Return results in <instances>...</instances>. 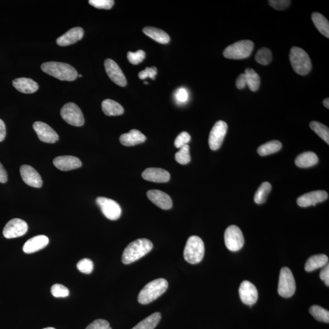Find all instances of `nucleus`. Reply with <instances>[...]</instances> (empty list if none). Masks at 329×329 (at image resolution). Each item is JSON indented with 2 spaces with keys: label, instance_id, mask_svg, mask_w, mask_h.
I'll return each instance as SVG.
<instances>
[{
  "label": "nucleus",
  "instance_id": "5701e85b",
  "mask_svg": "<svg viewBox=\"0 0 329 329\" xmlns=\"http://www.w3.org/2000/svg\"><path fill=\"white\" fill-rule=\"evenodd\" d=\"M146 136L139 130L132 129L128 133H123L120 138V142L126 147H132L143 144L146 141Z\"/></svg>",
  "mask_w": 329,
  "mask_h": 329
},
{
  "label": "nucleus",
  "instance_id": "ddd939ff",
  "mask_svg": "<svg viewBox=\"0 0 329 329\" xmlns=\"http://www.w3.org/2000/svg\"><path fill=\"white\" fill-rule=\"evenodd\" d=\"M33 129L40 141L47 144H55L59 141L58 133L47 124L36 122L33 124Z\"/></svg>",
  "mask_w": 329,
  "mask_h": 329
},
{
  "label": "nucleus",
  "instance_id": "f8f14e48",
  "mask_svg": "<svg viewBox=\"0 0 329 329\" xmlns=\"http://www.w3.org/2000/svg\"><path fill=\"white\" fill-rule=\"evenodd\" d=\"M29 229L27 223L19 218L12 219L6 225L3 234L6 238L21 237L26 234Z\"/></svg>",
  "mask_w": 329,
  "mask_h": 329
},
{
  "label": "nucleus",
  "instance_id": "a878e982",
  "mask_svg": "<svg viewBox=\"0 0 329 329\" xmlns=\"http://www.w3.org/2000/svg\"><path fill=\"white\" fill-rule=\"evenodd\" d=\"M143 32L146 35L150 37L155 41L162 43V44H167L169 43L170 37L166 32H163V30L156 29V28L147 26L144 28L143 30Z\"/></svg>",
  "mask_w": 329,
  "mask_h": 329
},
{
  "label": "nucleus",
  "instance_id": "aec40b11",
  "mask_svg": "<svg viewBox=\"0 0 329 329\" xmlns=\"http://www.w3.org/2000/svg\"><path fill=\"white\" fill-rule=\"evenodd\" d=\"M54 166L61 171L73 170L81 167L82 162L78 158L72 156H63L56 157Z\"/></svg>",
  "mask_w": 329,
  "mask_h": 329
},
{
  "label": "nucleus",
  "instance_id": "c03bdc74",
  "mask_svg": "<svg viewBox=\"0 0 329 329\" xmlns=\"http://www.w3.org/2000/svg\"><path fill=\"white\" fill-rule=\"evenodd\" d=\"M157 73V70L156 67H147L145 70L141 71L139 73V77L140 79L142 80L147 78L148 77L154 80Z\"/></svg>",
  "mask_w": 329,
  "mask_h": 329
},
{
  "label": "nucleus",
  "instance_id": "e433bc0d",
  "mask_svg": "<svg viewBox=\"0 0 329 329\" xmlns=\"http://www.w3.org/2000/svg\"><path fill=\"white\" fill-rule=\"evenodd\" d=\"M175 159L177 162L181 164H188L190 162V147L188 145L180 148L175 154Z\"/></svg>",
  "mask_w": 329,
  "mask_h": 329
},
{
  "label": "nucleus",
  "instance_id": "0eeeda50",
  "mask_svg": "<svg viewBox=\"0 0 329 329\" xmlns=\"http://www.w3.org/2000/svg\"><path fill=\"white\" fill-rule=\"evenodd\" d=\"M296 282L291 270L284 267L281 270L278 285V293L282 297L288 298L293 295L296 291Z\"/></svg>",
  "mask_w": 329,
  "mask_h": 329
},
{
  "label": "nucleus",
  "instance_id": "72a5a7b5",
  "mask_svg": "<svg viewBox=\"0 0 329 329\" xmlns=\"http://www.w3.org/2000/svg\"><path fill=\"white\" fill-rule=\"evenodd\" d=\"M310 127L316 134L329 144V129L328 127L321 123L313 121L310 123Z\"/></svg>",
  "mask_w": 329,
  "mask_h": 329
},
{
  "label": "nucleus",
  "instance_id": "3c124183",
  "mask_svg": "<svg viewBox=\"0 0 329 329\" xmlns=\"http://www.w3.org/2000/svg\"><path fill=\"white\" fill-rule=\"evenodd\" d=\"M6 135V125L3 121L0 119V142L4 141Z\"/></svg>",
  "mask_w": 329,
  "mask_h": 329
},
{
  "label": "nucleus",
  "instance_id": "c756f323",
  "mask_svg": "<svg viewBox=\"0 0 329 329\" xmlns=\"http://www.w3.org/2000/svg\"><path fill=\"white\" fill-rule=\"evenodd\" d=\"M161 319V314L159 312L153 313L136 324L131 329H154L159 324Z\"/></svg>",
  "mask_w": 329,
  "mask_h": 329
},
{
  "label": "nucleus",
  "instance_id": "f03ea898",
  "mask_svg": "<svg viewBox=\"0 0 329 329\" xmlns=\"http://www.w3.org/2000/svg\"><path fill=\"white\" fill-rule=\"evenodd\" d=\"M41 68L43 72L61 80L73 81L78 76L75 68L66 63L48 62L43 63Z\"/></svg>",
  "mask_w": 329,
  "mask_h": 329
},
{
  "label": "nucleus",
  "instance_id": "f3484780",
  "mask_svg": "<svg viewBox=\"0 0 329 329\" xmlns=\"http://www.w3.org/2000/svg\"><path fill=\"white\" fill-rule=\"evenodd\" d=\"M20 175L23 181L31 187L40 188L43 185L41 176L32 166L23 164L20 167Z\"/></svg>",
  "mask_w": 329,
  "mask_h": 329
},
{
  "label": "nucleus",
  "instance_id": "9d476101",
  "mask_svg": "<svg viewBox=\"0 0 329 329\" xmlns=\"http://www.w3.org/2000/svg\"><path fill=\"white\" fill-rule=\"evenodd\" d=\"M96 203L108 220L114 221L119 219L122 215V209L116 201L107 198L98 197L96 200Z\"/></svg>",
  "mask_w": 329,
  "mask_h": 329
},
{
  "label": "nucleus",
  "instance_id": "b1692460",
  "mask_svg": "<svg viewBox=\"0 0 329 329\" xmlns=\"http://www.w3.org/2000/svg\"><path fill=\"white\" fill-rule=\"evenodd\" d=\"M14 88L23 94H33L39 89V85L32 79L20 77L15 79L12 82Z\"/></svg>",
  "mask_w": 329,
  "mask_h": 329
},
{
  "label": "nucleus",
  "instance_id": "603ef678",
  "mask_svg": "<svg viewBox=\"0 0 329 329\" xmlns=\"http://www.w3.org/2000/svg\"><path fill=\"white\" fill-rule=\"evenodd\" d=\"M323 104L324 106L327 108H329V99L328 98H325L323 101Z\"/></svg>",
  "mask_w": 329,
  "mask_h": 329
},
{
  "label": "nucleus",
  "instance_id": "a211bd4d",
  "mask_svg": "<svg viewBox=\"0 0 329 329\" xmlns=\"http://www.w3.org/2000/svg\"><path fill=\"white\" fill-rule=\"evenodd\" d=\"M147 197L152 203L163 210H169L173 207L172 198L160 190H151L147 192Z\"/></svg>",
  "mask_w": 329,
  "mask_h": 329
},
{
  "label": "nucleus",
  "instance_id": "4c0bfd02",
  "mask_svg": "<svg viewBox=\"0 0 329 329\" xmlns=\"http://www.w3.org/2000/svg\"><path fill=\"white\" fill-rule=\"evenodd\" d=\"M94 263L89 259H83L77 263V269L85 274H91L94 270Z\"/></svg>",
  "mask_w": 329,
  "mask_h": 329
},
{
  "label": "nucleus",
  "instance_id": "9b49d317",
  "mask_svg": "<svg viewBox=\"0 0 329 329\" xmlns=\"http://www.w3.org/2000/svg\"><path fill=\"white\" fill-rule=\"evenodd\" d=\"M227 131L228 125L224 121H218L214 125L209 138V145L211 150L216 151L221 147Z\"/></svg>",
  "mask_w": 329,
  "mask_h": 329
},
{
  "label": "nucleus",
  "instance_id": "f704fd0d",
  "mask_svg": "<svg viewBox=\"0 0 329 329\" xmlns=\"http://www.w3.org/2000/svg\"><path fill=\"white\" fill-rule=\"evenodd\" d=\"M309 312L316 320L328 323L329 312L319 306H313L310 307Z\"/></svg>",
  "mask_w": 329,
  "mask_h": 329
},
{
  "label": "nucleus",
  "instance_id": "7c9ffc66",
  "mask_svg": "<svg viewBox=\"0 0 329 329\" xmlns=\"http://www.w3.org/2000/svg\"><path fill=\"white\" fill-rule=\"evenodd\" d=\"M282 145L278 141H272L266 143L258 148L257 153L260 156H266L268 155L277 153L281 150Z\"/></svg>",
  "mask_w": 329,
  "mask_h": 329
},
{
  "label": "nucleus",
  "instance_id": "2f4dec72",
  "mask_svg": "<svg viewBox=\"0 0 329 329\" xmlns=\"http://www.w3.org/2000/svg\"><path fill=\"white\" fill-rule=\"evenodd\" d=\"M247 86L249 87L251 91H258L260 85V78L258 74L252 68H247L245 70Z\"/></svg>",
  "mask_w": 329,
  "mask_h": 329
},
{
  "label": "nucleus",
  "instance_id": "7ed1b4c3",
  "mask_svg": "<svg viewBox=\"0 0 329 329\" xmlns=\"http://www.w3.org/2000/svg\"><path fill=\"white\" fill-rule=\"evenodd\" d=\"M169 283L166 279H156L145 285L139 293L138 301L143 305L150 304L157 299L167 290Z\"/></svg>",
  "mask_w": 329,
  "mask_h": 329
},
{
  "label": "nucleus",
  "instance_id": "6e6d98bb",
  "mask_svg": "<svg viewBox=\"0 0 329 329\" xmlns=\"http://www.w3.org/2000/svg\"><path fill=\"white\" fill-rule=\"evenodd\" d=\"M108 329H113V328H112V327H108Z\"/></svg>",
  "mask_w": 329,
  "mask_h": 329
},
{
  "label": "nucleus",
  "instance_id": "393cba45",
  "mask_svg": "<svg viewBox=\"0 0 329 329\" xmlns=\"http://www.w3.org/2000/svg\"><path fill=\"white\" fill-rule=\"evenodd\" d=\"M328 262V258L325 254H318V255L310 257L307 260L305 265V270L307 272H312L315 270L324 268Z\"/></svg>",
  "mask_w": 329,
  "mask_h": 329
},
{
  "label": "nucleus",
  "instance_id": "de8ad7c7",
  "mask_svg": "<svg viewBox=\"0 0 329 329\" xmlns=\"http://www.w3.org/2000/svg\"><path fill=\"white\" fill-rule=\"evenodd\" d=\"M247 86L246 76L244 73L241 74L236 80V86L238 89H243Z\"/></svg>",
  "mask_w": 329,
  "mask_h": 329
},
{
  "label": "nucleus",
  "instance_id": "4468645a",
  "mask_svg": "<svg viewBox=\"0 0 329 329\" xmlns=\"http://www.w3.org/2000/svg\"><path fill=\"white\" fill-rule=\"evenodd\" d=\"M104 67L108 76L114 83L121 87L127 85L125 74L116 62L107 59L104 61Z\"/></svg>",
  "mask_w": 329,
  "mask_h": 329
},
{
  "label": "nucleus",
  "instance_id": "37998d69",
  "mask_svg": "<svg viewBox=\"0 0 329 329\" xmlns=\"http://www.w3.org/2000/svg\"><path fill=\"white\" fill-rule=\"evenodd\" d=\"M269 4L276 10H284L289 7L291 1L289 0H269Z\"/></svg>",
  "mask_w": 329,
  "mask_h": 329
},
{
  "label": "nucleus",
  "instance_id": "4be33fe9",
  "mask_svg": "<svg viewBox=\"0 0 329 329\" xmlns=\"http://www.w3.org/2000/svg\"><path fill=\"white\" fill-rule=\"evenodd\" d=\"M49 243V239L46 236L40 235L29 239L23 247L24 253L32 254L43 249Z\"/></svg>",
  "mask_w": 329,
  "mask_h": 329
},
{
  "label": "nucleus",
  "instance_id": "58836bf2",
  "mask_svg": "<svg viewBox=\"0 0 329 329\" xmlns=\"http://www.w3.org/2000/svg\"><path fill=\"white\" fill-rule=\"evenodd\" d=\"M52 295L55 297H66L69 295V290L61 284H54L51 288Z\"/></svg>",
  "mask_w": 329,
  "mask_h": 329
},
{
  "label": "nucleus",
  "instance_id": "cd10ccee",
  "mask_svg": "<svg viewBox=\"0 0 329 329\" xmlns=\"http://www.w3.org/2000/svg\"><path fill=\"white\" fill-rule=\"evenodd\" d=\"M318 162L317 155L311 151L305 152L296 158V166L299 168H309L315 166Z\"/></svg>",
  "mask_w": 329,
  "mask_h": 329
},
{
  "label": "nucleus",
  "instance_id": "a18cd8bd",
  "mask_svg": "<svg viewBox=\"0 0 329 329\" xmlns=\"http://www.w3.org/2000/svg\"><path fill=\"white\" fill-rule=\"evenodd\" d=\"M109 327V322L104 319H99L92 322L86 329H108Z\"/></svg>",
  "mask_w": 329,
  "mask_h": 329
},
{
  "label": "nucleus",
  "instance_id": "20e7f679",
  "mask_svg": "<svg viewBox=\"0 0 329 329\" xmlns=\"http://www.w3.org/2000/svg\"><path fill=\"white\" fill-rule=\"evenodd\" d=\"M290 61L293 70L300 75L305 76L312 69L311 60L303 49L293 46L290 52Z\"/></svg>",
  "mask_w": 329,
  "mask_h": 329
},
{
  "label": "nucleus",
  "instance_id": "a19ab883",
  "mask_svg": "<svg viewBox=\"0 0 329 329\" xmlns=\"http://www.w3.org/2000/svg\"><path fill=\"white\" fill-rule=\"evenodd\" d=\"M89 4L97 9H111L113 7V0H90Z\"/></svg>",
  "mask_w": 329,
  "mask_h": 329
},
{
  "label": "nucleus",
  "instance_id": "bb28decb",
  "mask_svg": "<svg viewBox=\"0 0 329 329\" xmlns=\"http://www.w3.org/2000/svg\"><path fill=\"white\" fill-rule=\"evenodd\" d=\"M102 110L107 116H121L124 113V108L119 102L107 99L102 102Z\"/></svg>",
  "mask_w": 329,
  "mask_h": 329
},
{
  "label": "nucleus",
  "instance_id": "09e8293b",
  "mask_svg": "<svg viewBox=\"0 0 329 329\" xmlns=\"http://www.w3.org/2000/svg\"><path fill=\"white\" fill-rule=\"evenodd\" d=\"M320 278L324 282L327 287L329 286V265L328 264L325 266L320 272Z\"/></svg>",
  "mask_w": 329,
  "mask_h": 329
},
{
  "label": "nucleus",
  "instance_id": "412c9836",
  "mask_svg": "<svg viewBox=\"0 0 329 329\" xmlns=\"http://www.w3.org/2000/svg\"><path fill=\"white\" fill-rule=\"evenodd\" d=\"M84 36V30L81 28L75 27L68 31L64 35L59 37L57 40L58 45L66 46L74 44L79 41Z\"/></svg>",
  "mask_w": 329,
  "mask_h": 329
},
{
  "label": "nucleus",
  "instance_id": "c9c22d12",
  "mask_svg": "<svg viewBox=\"0 0 329 329\" xmlns=\"http://www.w3.org/2000/svg\"><path fill=\"white\" fill-rule=\"evenodd\" d=\"M255 59L257 63L263 65V66H266V65H268L271 63L272 61L271 51L268 48L263 47L260 48L257 51Z\"/></svg>",
  "mask_w": 329,
  "mask_h": 329
},
{
  "label": "nucleus",
  "instance_id": "2eb2a0df",
  "mask_svg": "<svg viewBox=\"0 0 329 329\" xmlns=\"http://www.w3.org/2000/svg\"><path fill=\"white\" fill-rule=\"evenodd\" d=\"M239 294L242 302L251 307L258 299V291L255 285L249 281L242 282L239 288Z\"/></svg>",
  "mask_w": 329,
  "mask_h": 329
},
{
  "label": "nucleus",
  "instance_id": "473e14b6",
  "mask_svg": "<svg viewBox=\"0 0 329 329\" xmlns=\"http://www.w3.org/2000/svg\"><path fill=\"white\" fill-rule=\"evenodd\" d=\"M271 190V185L269 182H263L257 190L254 196V201L257 204L265 203L267 197Z\"/></svg>",
  "mask_w": 329,
  "mask_h": 329
},
{
  "label": "nucleus",
  "instance_id": "1a4fd4ad",
  "mask_svg": "<svg viewBox=\"0 0 329 329\" xmlns=\"http://www.w3.org/2000/svg\"><path fill=\"white\" fill-rule=\"evenodd\" d=\"M225 242L229 251L237 252L240 250L244 243L243 233L240 229L237 226H229L225 233Z\"/></svg>",
  "mask_w": 329,
  "mask_h": 329
},
{
  "label": "nucleus",
  "instance_id": "c85d7f7f",
  "mask_svg": "<svg viewBox=\"0 0 329 329\" xmlns=\"http://www.w3.org/2000/svg\"><path fill=\"white\" fill-rule=\"evenodd\" d=\"M312 20L319 32L329 38V23L327 18L319 12H313Z\"/></svg>",
  "mask_w": 329,
  "mask_h": 329
},
{
  "label": "nucleus",
  "instance_id": "dca6fc26",
  "mask_svg": "<svg viewBox=\"0 0 329 329\" xmlns=\"http://www.w3.org/2000/svg\"><path fill=\"white\" fill-rule=\"evenodd\" d=\"M328 198V194L323 190H317L309 192L302 195L297 198L298 206L306 207L310 206H316V204L322 203Z\"/></svg>",
  "mask_w": 329,
  "mask_h": 329
},
{
  "label": "nucleus",
  "instance_id": "79ce46f5",
  "mask_svg": "<svg viewBox=\"0 0 329 329\" xmlns=\"http://www.w3.org/2000/svg\"><path fill=\"white\" fill-rule=\"evenodd\" d=\"M190 135L187 132L180 133L177 136L175 141V145L177 148H181L184 146L188 145L190 142Z\"/></svg>",
  "mask_w": 329,
  "mask_h": 329
},
{
  "label": "nucleus",
  "instance_id": "864d4df0",
  "mask_svg": "<svg viewBox=\"0 0 329 329\" xmlns=\"http://www.w3.org/2000/svg\"><path fill=\"white\" fill-rule=\"evenodd\" d=\"M43 329H56V328L54 327H46Z\"/></svg>",
  "mask_w": 329,
  "mask_h": 329
},
{
  "label": "nucleus",
  "instance_id": "423d86ee",
  "mask_svg": "<svg viewBox=\"0 0 329 329\" xmlns=\"http://www.w3.org/2000/svg\"><path fill=\"white\" fill-rule=\"evenodd\" d=\"M254 46V43L251 40H241L228 46L223 51V55L230 60H243L250 57Z\"/></svg>",
  "mask_w": 329,
  "mask_h": 329
},
{
  "label": "nucleus",
  "instance_id": "6ab92c4d",
  "mask_svg": "<svg viewBox=\"0 0 329 329\" xmlns=\"http://www.w3.org/2000/svg\"><path fill=\"white\" fill-rule=\"evenodd\" d=\"M146 181L156 183H164L170 181V174L167 171L158 168H149L142 175Z\"/></svg>",
  "mask_w": 329,
  "mask_h": 329
},
{
  "label": "nucleus",
  "instance_id": "49530a36",
  "mask_svg": "<svg viewBox=\"0 0 329 329\" xmlns=\"http://www.w3.org/2000/svg\"><path fill=\"white\" fill-rule=\"evenodd\" d=\"M176 100L179 103H184L188 99V93L184 88H180L175 93Z\"/></svg>",
  "mask_w": 329,
  "mask_h": 329
},
{
  "label": "nucleus",
  "instance_id": "f257e3e1",
  "mask_svg": "<svg viewBox=\"0 0 329 329\" xmlns=\"http://www.w3.org/2000/svg\"><path fill=\"white\" fill-rule=\"evenodd\" d=\"M153 244L147 238H139L130 243L123 251L122 262L132 263L147 255L153 249Z\"/></svg>",
  "mask_w": 329,
  "mask_h": 329
},
{
  "label": "nucleus",
  "instance_id": "39448f33",
  "mask_svg": "<svg viewBox=\"0 0 329 329\" xmlns=\"http://www.w3.org/2000/svg\"><path fill=\"white\" fill-rule=\"evenodd\" d=\"M204 252V243L200 237L194 235L188 238L184 251L186 261L191 264L200 263L203 259Z\"/></svg>",
  "mask_w": 329,
  "mask_h": 329
},
{
  "label": "nucleus",
  "instance_id": "8fccbe9b",
  "mask_svg": "<svg viewBox=\"0 0 329 329\" xmlns=\"http://www.w3.org/2000/svg\"><path fill=\"white\" fill-rule=\"evenodd\" d=\"M8 181V174L3 164L0 163V182L6 183Z\"/></svg>",
  "mask_w": 329,
  "mask_h": 329
},
{
  "label": "nucleus",
  "instance_id": "6e6552de",
  "mask_svg": "<svg viewBox=\"0 0 329 329\" xmlns=\"http://www.w3.org/2000/svg\"><path fill=\"white\" fill-rule=\"evenodd\" d=\"M62 118L69 124L74 126H82L85 124V118L80 108L73 102L65 104L61 110Z\"/></svg>",
  "mask_w": 329,
  "mask_h": 329
},
{
  "label": "nucleus",
  "instance_id": "ea45409f",
  "mask_svg": "<svg viewBox=\"0 0 329 329\" xmlns=\"http://www.w3.org/2000/svg\"><path fill=\"white\" fill-rule=\"evenodd\" d=\"M146 53L144 51L139 50L135 52L129 51L128 52V60L130 63L133 65H138L145 60Z\"/></svg>",
  "mask_w": 329,
  "mask_h": 329
},
{
  "label": "nucleus",
  "instance_id": "5fc2aeb1",
  "mask_svg": "<svg viewBox=\"0 0 329 329\" xmlns=\"http://www.w3.org/2000/svg\"><path fill=\"white\" fill-rule=\"evenodd\" d=\"M79 76V77H82V75H81V74H79V75H78V76Z\"/></svg>",
  "mask_w": 329,
  "mask_h": 329
}]
</instances>
